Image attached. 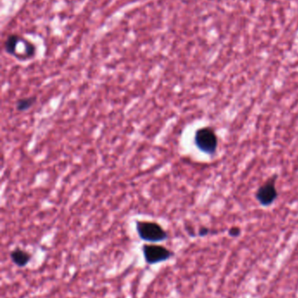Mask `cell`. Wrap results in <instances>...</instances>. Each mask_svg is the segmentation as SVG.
<instances>
[{
    "label": "cell",
    "instance_id": "cell-1",
    "mask_svg": "<svg viewBox=\"0 0 298 298\" xmlns=\"http://www.w3.org/2000/svg\"><path fill=\"white\" fill-rule=\"evenodd\" d=\"M20 45L23 50L18 61H28L35 56V53H36L35 45L28 39H24L18 34H12L6 39L5 42V50L8 55L16 57V55L18 53V47Z\"/></svg>",
    "mask_w": 298,
    "mask_h": 298
},
{
    "label": "cell",
    "instance_id": "cell-3",
    "mask_svg": "<svg viewBox=\"0 0 298 298\" xmlns=\"http://www.w3.org/2000/svg\"><path fill=\"white\" fill-rule=\"evenodd\" d=\"M194 142L196 147L206 154H213L218 147L216 133L211 127H202L195 132Z\"/></svg>",
    "mask_w": 298,
    "mask_h": 298
},
{
    "label": "cell",
    "instance_id": "cell-7",
    "mask_svg": "<svg viewBox=\"0 0 298 298\" xmlns=\"http://www.w3.org/2000/svg\"><path fill=\"white\" fill-rule=\"evenodd\" d=\"M37 102V97L31 96L26 97L18 99L16 102V109L18 112H27L34 106V104Z\"/></svg>",
    "mask_w": 298,
    "mask_h": 298
},
{
    "label": "cell",
    "instance_id": "cell-6",
    "mask_svg": "<svg viewBox=\"0 0 298 298\" xmlns=\"http://www.w3.org/2000/svg\"><path fill=\"white\" fill-rule=\"evenodd\" d=\"M11 259L12 262L20 268L26 267L28 265V262H30L31 256L30 254L24 251V250H21L19 248H17L15 250H12L11 252Z\"/></svg>",
    "mask_w": 298,
    "mask_h": 298
},
{
    "label": "cell",
    "instance_id": "cell-9",
    "mask_svg": "<svg viewBox=\"0 0 298 298\" xmlns=\"http://www.w3.org/2000/svg\"><path fill=\"white\" fill-rule=\"evenodd\" d=\"M210 233V229H207V228H205V227H202L200 229V231H198V235H201V236H206V235H208Z\"/></svg>",
    "mask_w": 298,
    "mask_h": 298
},
{
    "label": "cell",
    "instance_id": "cell-5",
    "mask_svg": "<svg viewBox=\"0 0 298 298\" xmlns=\"http://www.w3.org/2000/svg\"><path fill=\"white\" fill-rule=\"evenodd\" d=\"M277 179V175L269 178L265 181L264 183L261 185L256 191V200L262 206H264V207L270 206L277 200V196H278L277 187H276V180Z\"/></svg>",
    "mask_w": 298,
    "mask_h": 298
},
{
    "label": "cell",
    "instance_id": "cell-4",
    "mask_svg": "<svg viewBox=\"0 0 298 298\" xmlns=\"http://www.w3.org/2000/svg\"><path fill=\"white\" fill-rule=\"evenodd\" d=\"M142 250L145 262L151 265L165 262L173 256V253L170 250L156 244H144Z\"/></svg>",
    "mask_w": 298,
    "mask_h": 298
},
{
    "label": "cell",
    "instance_id": "cell-8",
    "mask_svg": "<svg viewBox=\"0 0 298 298\" xmlns=\"http://www.w3.org/2000/svg\"><path fill=\"white\" fill-rule=\"evenodd\" d=\"M229 235L234 237L239 236L240 235V229L238 227H233L231 229H229Z\"/></svg>",
    "mask_w": 298,
    "mask_h": 298
},
{
    "label": "cell",
    "instance_id": "cell-2",
    "mask_svg": "<svg viewBox=\"0 0 298 298\" xmlns=\"http://www.w3.org/2000/svg\"><path fill=\"white\" fill-rule=\"evenodd\" d=\"M136 229L139 237L143 241L149 242H160L166 240L168 237L167 232L160 224L154 222L137 221Z\"/></svg>",
    "mask_w": 298,
    "mask_h": 298
}]
</instances>
